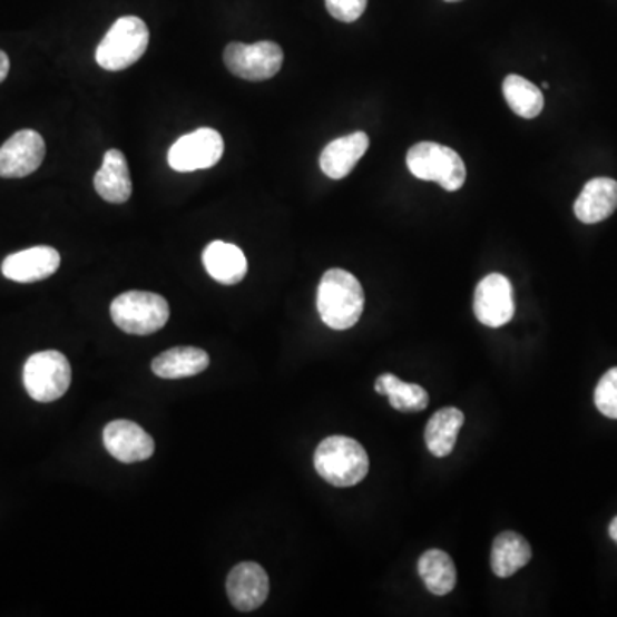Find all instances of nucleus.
Here are the masks:
<instances>
[{
  "instance_id": "nucleus-23",
  "label": "nucleus",
  "mask_w": 617,
  "mask_h": 617,
  "mask_svg": "<svg viewBox=\"0 0 617 617\" xmlns=\"http://www.w3.org/2000/svg\"><path fill=\"white\" fill-rule=\"evenodd\" d=\"M502 94L511 110L523 119H536L543 110L542 91L521 76H508L502 82Z\"/></svg>"
},
{
  "instance_id": "nucleus-15",
  "label": "nucleus",
  "mask_w": 617,
  "mask_h": 617,
  "mask_svg": "<svg viewBox=\"0 0 617 617\" xmlns=\"http://www.w3.org/2000/svg\"><path fill=\"white\" fill-rule=\"evenodd\" d=\"M369 136L365 133L343 136L330 143L321 153L320 165L330 179L340 180L354 170L358 161L369 148Z\"/></svg>"
},
{
  "instance_id": "nucleus-18",
  "label": "nucleus",
  "mask_w": 617,
  "mask_h": 617,
  "mask_svg": "<svg viewBox=\"0 0 617 617\" xmlns=\"http://www.w3.org/2000/svg\"><path fill=\"white\" fill-rule=\"evenodd\" d=\"M209 365V355L196 346H175L151 362V371L164 380H183L202 374Z\"/></svg>"
},
{
  "instance_id": "nucleus-7",
  "label": "nucleus",
  "mask_w": 617,
  "mask_h": 617,
  "mask_svg": "<svg viewBox=\"0 0 617 617\" xmlns=\"http://www.w3.org/2000/svg\"><path fill=\"white\" fill-rule=\"evenodd\" d=\"M225 66L232 75L246 81H266L275 78L282 69L283 50L275 41L228 43L224 52Z\"/></svg>"
},
{
  "instance_id": "nucleus-11",
  "label": "nucleus",
  "mask_w": 617,
  "mask_h": 617,
  "mask_svg": "<svg viewBox=\"0 0 617 617\" xmlns=\"http://www.w3.org/2000/svg\"><path fill=\"white\" fill-rule=\"evenodd\" d=\"M227 594L235 609L242 613L256 610L268 599V572L256 562H241L228 572Z\"/></svg>"
},
{
  "instance_id": "nucleus-4",
  "label": "nucleus",
  "mask_w": 617,
  "mask_h": 617,
  "mask_svg": "<svg viewBox=\"0 0 617 617\" xmlns=\"http://www.w3.org/2000/svg\"><path fill=\"white\" fill-rule=\"evenodd\" d=\"M110 316L129 335H153L167 324L170 307L161 295L133 291L114 298Z\"/></svg>"
},
{
  "instance_id": "nucleus-24",
  "label": "nucleus",
  "mask_w": 617,
  "mask_h": 617,
  "mask_svg": "<svg viewBox=\"0 0 617 617\" xmlns=\"http://www.w3.org/2000/svg\"><path fill=\"white\" fill-rule=\"evenodd\" d=\"M595 405L604 415L617 419V368L610 369L600 378L595 388Z\"/></svg>"
},
{
  "instance_id": "nucleus-19",
  "label": "nucleus",
  "mask_w": 617,
  "mask_h": 617,
  "mask_svg": "<svg viewBox=\"0 0 617 617\" xmlns=\"http://www.w3.org/2000/svg\"><path fill=\"white\" fill-rule=\"evenodd\" d=\"M530 559H532V547L520 533L508 530L496 537L491 552V568L496 577H513L518 569L530 562Z\"/></svg>"
},
{
  "instance_id": "nucleus-26",
  "label": "nucleus",
  "mask_w": 617,
  "mask_h": 617,
  "mask_svg": "<svg viewBox=\"0 0 617 617\" xmlns=\"http://www.w3.org/2000/svg\"><path fill=\"white\" fill-rule=\"evenodd\" d=\"M9 68H11V62H9L8 53L0 50V82L8 78Z\"/></svg>"
},
{
  "instance_id": "nucleus-22",
  "label": "nucleus",
  "mask_w": 617,
  "mask_h": 617,
  "mask_svg": "<svg viewBox=\"0 0 617 617\" xmlns=\"http://www.w3.org/2000/svg\"><path fill=\"white\" fill-rule=\"evenodd\" d=\"M376 391L380 394H386L391 407L399 412H422L429 405V394L424 388L419 384L405 383L393 374H383L378 378Z\"/></svg>"
},
{
  "instance_id": "nucleus-3",
  "label": "nucleus",
  "mask_w": 617,
  "mask_h": 617,
  "mask_svg": "<svg viewBox=\"0 0 617 617\" xmlns=\"http://www.w3.org/2000/svg\"><path fill=\"white\" fill-rule=\"evenodd\" d=\"M149 46V30L136 16L117 19L97 49L98 66L107 71H124L145 56Z\"/></svg>"
},
{
  "instance_id": "nucleus-6",
  "label": "nucleus",
  "mask_w": 617,
  "mask_h": 617,
  "mask_svg": "<svg viewBox=\"0 0 617 617\" xmlns=\"http://www.w3.org/2000/svg\"><path fill=\"white\" fill-rule=\"evenodd\" d=\"M71 364L68 358L57 350L38 352L25 364V388L37 402L50 403L62 399L71 386Z\"/></svg>"
},
{
  "instance_id": "nucleus-27",
  "label": "nucleus",
  "mask_w": 617,
  "mask_h": 617,
  "mask_svg": "<svg viewBox=\"0 0 617 617\" xmlns=\"http://www.w3.org/2000/svg\"><path fill=\"white\" fill-rule=\"evenodd\" d=\"M609 536H610V539H613L614 542L617 543V517L614 518L613 521H610Z\"/></svg>"
},
{
  "instance_id": "nucleus-10",
  "label": "nucleus",
  "mask_w": 617,
  "mask_h": 617,
  "mask_svg": "<svg viewBox=\"0 0 617 617\" xmlns=\"http://www.w3.org/2000/svg\"><path fill=\"white\" fill-rule=\"evenodd\" d=\"M473 313L480 323L489 327H501L510 323L515 314L513 286L510 280L499 273L486 276L477 285Z\"/></svg>"
},
{
  "instance_id": "nucleus-9",
  "label": "nucleus",
  "mask_w": 617,
  "mask_h": 617,
  "mask_svg": "<svg viewBox=\"0 0 617 617\" xmlns=\"http://www.w3.org/2000/svg\"><path fill=\"white\" fill-rule=\"evenodd\" d=\"M46 158V141L37 130H18L0 148V177L23 179L40 168Z\"/></svg>"
},
{
  "instance_id": "nucleus-20",
  "label": "nucleus",
  "mask_w": 617,
  "mask_h": 617,
  "mask_svg": "<svg viewBox=\"0 0 617 617\" xmlns=\"http://www.w3.org/2000/svg\"><path fill=\"white\" fill-rule=\"evenodd\" d=\"M463 424H466V415L454 407H447L435 412L424 432L429 451L438 458L448 457L457 444L458 432Z\"/></svg>"
},
{
  "instance_id": "nucleus-17",
  "label": "nucleus",
  "mask_w": 617,
  "mask_h": 617,
  "mask_svg": "<svg viewBox=\"0 0 617 617\" xmlns=\"http://www.w3.org/2000/svg\"><path fill=\"white\" fill-rule=\"evenodd\" d=\"M206 272L222 285H237L246 278L247 259L234 244L215 241L203 253Z\"/></svg>"
},
{
  "instance_id": "nucleus-13",
  "label": "nucleus",
  "mask_w": 617,
  "mask_h": 617,
  "mask_svg": "<svg viewBox=\"0 0 617 617\" xmlns=\"http://www.w3.org/2000/svg\"><path fill=\"white\" fill-rule=\"evenodd\" d=\"M60 254L53 247L37 246L6 257L2 275L18 283H35L49 278L59 270Z\"/></svg>"
},
{
  "instance_id": "nucleus-16",
  "label": "nucleus",
  "mask_w": 617,
  "mask_h": 617,
  "mask_svg": "<svg viewBox=\"0 0 617 617\" xmlns=\"http://www.w3.org/2000/svg\"><path fill=\"white\" fill-rule=\"evenodd\" d=\"M95 189L101 199L112 205H123L129 202L133 194V180H130L129 165L124 153L119 149H108L105 153L104 164L95 175Z\"/></svg>"
},
{
  "instance_id": "nucleus-25",
  "label": "nucleus",
  "mask_w": 617,
  "mask_h": 617,
  "mask_svg": "<svg viewBox=\"0 0 617 617\" xmlns=\"http://www.w3.org/2000/svg\"><path fill=\"white\" fill-rule=\"evenodd\" d=\"M324 2H326L327 12L342 23H354L368 8V0H324Z\"/></svg>"
},
{
  "instance_id": "nucleus-12",
  "label": "nucleus",
  "mask_w": 617,
  "mask_h": 617,
  "mask_svg": "<svg viewBox=\"0 0 617 617\" xmlns=\"http://www.w3.org/2000/svg\"><path fill=\"white\" fill-rule=\"evenodd\" d=\"M104 444L108 453L123 463L145 461L155 453L151 435L130 421H114L105 428Z\"/></svg>"
},
{
  "instance_id": "nucleus-1",
  "label": "nucleus",
  "mask_w": 617,
  "mask_h": 617,
  "mask_svg": "<svg viewBox=\"0 0 617 617\" xmlns=\"http://www.w3.org/2000/svg\"><path fill=\"white\" fill-rule=\"evenodd\" d=\"M364 304V288L352 273L340 268L324 273L317 288V311L327 327L342 332L355 326Z\"/></svg>"
},
{
  "instance_id": "nucleus-21",
  "label": "nucleus",
  "mask_w": 617,
  "mask_h": 617,
  "mask_svg": "<svg viewBox=\"0 0 617 617\" xmlns=\"http://www.w3.org/2000/svg\"><path fill=\"white\" fill-rule=\"evenodd\" d=\"M419 575L431 594L443 597L457 585V569L453 559L443 550L431 549L419 559Z\"/></svg>"
},
{
  "instance_id": "nucleus-2",
  "label": "nucleus",
  "mask_w": 617,
  "mask_h": 617,
  "mask_svg": "<svg viewBox=\"0 0 617 617\" xmlns=\"http://www.w3.org/2000/svg\"><path fill=\"white\" fill-rule=\"evenodd\" d=\"M314 467L316 472L335 488H352L368 476V451L355 439L332 435L317 447Z\"/></svg>"
},
{
  "instance_id": "nucleus-28",
  "label": "nucleus",
  "mask_w": 617,
  "mask_h": 617,
  "mask_svg": "<svg viewBox=\"0 0 617 617\" xmlns=\"http://www.w3.org/2000/svg\"><path fill=\"white\" fill-rule=\"evenodd\" d=\"M444 2H460V0H444Z\"/></svg>"
},
{
  "instance_id": "nucleus-8",
  "label": "nucleus",
  "mask_w": 617,
  "mask_h": 617,
  "mask_svg": "<svg viewBox=\"0 0 617 617\" xmlns=\"http://www.w3.org/2000/svg\"><path fill=\"white\" fill-rule=\"evenodd\" d=\"M224 148V138L218 130L202 127L172 145L168 165L177 172L205 170L222 160Z\"/></svg>"
},
{
  "instance_id": "nucleus-14",
  "label": "nucleus",
  "mask_w": 617,
  "mask_h": 617,
  "mask_svg": "<svg viewBox=\"0 0 617 617\" xmlns=\"http://www.w3.org/2000/svg\"><path fill=\"white\" fill-rule=\"evenodd\" d=\"M617 209V183L607 177L588 180L575 203V215L581 224H599Z\"/></svg>"
},
{
  "instance_id": "nucleus-5",
  "label": "nucleus",
  "mask_w": 617,
  "mask_h": 617,
  "mask_svg": "<svg viewBox=\"0 0 617 617\" xmlns=\"http://www.w3.org/2000/svg\"><path fill=\"white\" fill-rule=\"evenodd\" d=\"M410 174L417 179L438 183L443 189H460L467 179V167L454 149L438 143L422 141L407 155Z\"/></svg>"
}]
</instances>
